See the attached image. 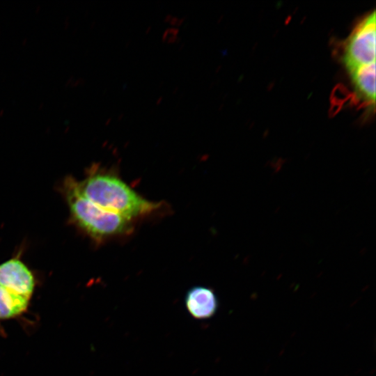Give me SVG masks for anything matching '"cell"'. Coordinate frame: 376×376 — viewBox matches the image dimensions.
I'll return each mask as SVG.
<instances>
[{
  "label": "cell",
  "mask_w": 376,
  "mask_h": 376,
  "mask_svg": "<svg viewBox=\"0 0 376 376\" xmlns=\"http://www.w3.org/2000/svg\"><path fill=\"white\" fill-rule=\"evenodd\" d=\"M77 185L81 195L95 205L131 220L149 214L160 206L141 196L113 173L95 172L77 182Z\"/></svg>",
  "instance_id": "6da1fadb"
},
{
  "label": "cell",
  "mask_w": 376,
  "mask_h": 376,
  "mask_svg": "<svg viewBox=\"0 0 376 376\" xmlns=\"http://www.w3.org/2000/svg\"><path fill=\"white\" fill-rule=\"evenodd\" d=\"M65 189L73 217L93 238L103 240L132 230L133 220L105 210L86 199L79 191L75 180L69 179Z\"/></svg>",
  "instance_id": "7a4b0ae2"
},
{
  "label": "cell",
  "mask_w": 376,
  "mask_h": 376,
  "mask_svg": "<svg viewBox=\"0 0 376 376\" xmlns=\"http://www.w3.org/2000/svg\"><path fill=\"white\" fill-rule=\"evenodd\" d=\"M375 12L366 16L347 38L343 62L348 71L375 62Z\"/></svg>",
  "instance_id": "3957f363"
},
{
  "label": "cell",
  "mask_w": 376,
  "mask_h": 376,
  "mask_svg": "<svg viewBox=\"0 0 376 376\" xmlns=\"http://www.w3.org/2000/svg\"><path fill=\"white\" fill-rule=\"evenodd\" d=\"M0 285L31 299L35 281L29 268L21 260L13 258L0 264Z\"/></svg>",
  "instance_id": "277c9868"
},
{
  "label": "cell",
  "mask_w": 376,
  "mask_h": 376,
  "mask_svg": "<svg viewBox=\"0 0 376 376\" xmlns=\"http://www.w3.org/2000/svg\"><path fill=\"white\" fill-rule=\"evenodd\" d=\"M185 303L189 314L198 320L212 317L219 306L214 290L205 286H194L189 289L186 294Z\"/></svg>",
  "instance_id": "5b68a950"
},
{
  "label": "cell",
  "mask_w": 376,
  "mask_h": 376,
  "mask_svg": "<svg viewBox=\"0 0 376 376\" xmlns=\"http://www.w3.org/2000/svg\"><path fill=\"white\" fill-rule=\"evenodd\" d=\"M356 94L368 104L375 102V62L348 71Z\"/></svg>",
  "instance_id": "8992f818"
},
{
  "label": "cell",
  "mask_w": 376,
  "mask_h": 376,
  "mask_svg": "<svg viewBox=\"0 0 376 376\" xmlns=\"http://www.w3.org/2000/svg\"><path fill=\"white\" fill-rule=\"evenodd\" d=\"M30 300L0 285V320L21 315L27 310Z\"/></svg>",
  "instance_id": "52a82bcc"
}]
</instances>
